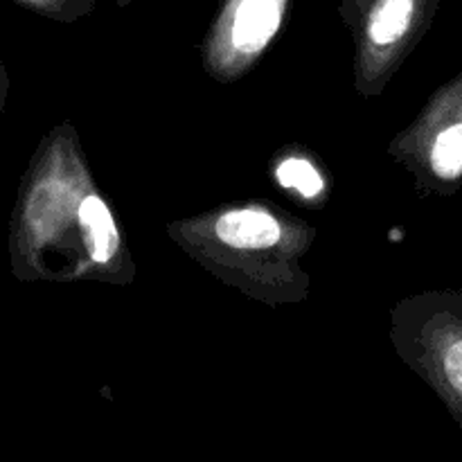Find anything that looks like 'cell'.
Masks as SVG:
<instances>
[{"instance_id":"cell-1","label":"cell","mask_w":462,"mask_h":462,"mask_svg":"<svg viewBox=\"0 0 462 462\" xmlns=\"http://www.w3.org/2000/svg\"><path fill=\"white\" fill-rule=\"evenodd\" d=\"M284 0H233L230 3V43L237 52L255 54L280 30Z\"/></svg>"},{"instance_id":"cell-2","label":"cell","mask_w":462,"mask_h":462,"mask_svg":"<svg viewBox=\"0 0 462 462\" xmlns=\"http://www.w3.org/2000/svg\"><path fill=\"white\" fill-rule=\"evenodd\" d=\"M215 235L230 248H271L282 237L280 221L260 208H242L221 215L215 224Z\"/></svg>"},{"instance_id":"cell-3","label":"cell","mask_w":462,"mask_h":462,"mask_svg":"<svg viewBox=\"0 0 462 462\" xmlns=\"http://www.w3.org/2000/svg\"><path fill=\"white\" fill-rule=\"evenodd\" d=\"M77 219L84 230L86 244H88L90 260L95 264H106L120 248V235L113 221L111 210L97 194H88L77 206Z\"/></svg>"},{"instance_id":"cell-4","label":"cell","mask_w":462,"mask_h":462,"mask_svg":"<svg viewBox=\"0 0 462 462\" xmlns=\"http://www.w3.org/2000/svg\"><path fill=\"white\" fill-rule=\"evenodd\" d=\"M445 319L442 328L438 329L433 350H436V364L442 383L462 411V311L447 314Z\"/></svg>"},{"instance_id":"cell-5","label":"cell","mask_w":462,"mask_h":462,"mask_svg":"<svg viewBox=\"0 0 462 462\" xmlns=\"http://www.w3.org/2000/svg\"><path fill=\"white\" fill-rule=\"evenodd\" d=\"M418 0H377L368 21V36L374 45H393L409 34Z\"/></svg>"},{"instance_id":"cell-6","label":"cell","mask_w":462,"mask_h":462,"mask_svg":"<svg viewBox=\"0 0 462 462\" xmlns=\"http://www.w3.org/2000/svg\"><path fill=\"white\" fill-rule=\"evenodd\" d=\"M431 171L445 183H456L462 179V113L451 117L436 134L429 152Z\"/></svg>"},{"instance_id":"cell-7","label":"cell","mask_w":462,"mask_h":462,"mask_svg":"<svg viewBox=\"0 0 462 462\" xmlns=\"http://www.w3.org/2000/svg\"><path fill=\"white\" fill-rule=\"evenodd\" d=\"M275 176H278V183L282 188L298 189L307 199H314L316 194L323 192V176L307 158H287V161L280 162Z\"/></svg>"},{"instance_id":"cell-8","label":"cell","mask_w":462,"mask_h":462,"mask_svg":"<svg viewBox=\"0 0 462 462\" xmlns=\"http://www.w3.org/2000/svg\"><path fill=\"white\" fill-rule=\"evenodd\" d=\"M16 3L27 5V7L41 9V12H48V9H54V7H57V5L61 3V0H16Z\"/></svg>"},{"instance_id":"cell-9","label":"cell","mask_w":462,"mask_h":462,"mask_svg":"<svg viewBox=\"0 0 462 462\" xmlns=\"http://www.w3.org/2000/svg\"><path fill=\"white\" fill-rule=\"evenodd\" d=\"M5 90H7V79H5L3 63H0V108H3V102H5Z\"/></svg>"}]
</instances>
